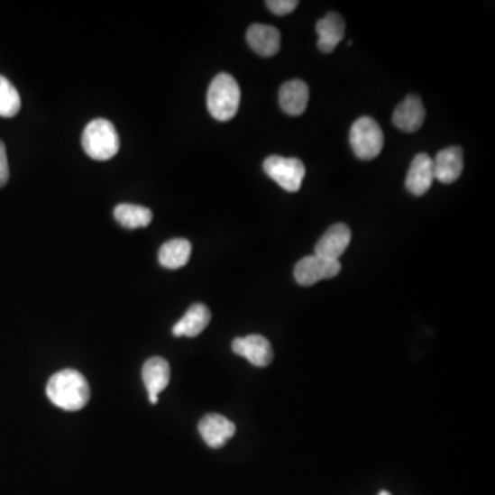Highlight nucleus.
I'll list each match as a JSON object with an SVG mask.
<instances>
[{
  "instance_id": "obj_1",
  "label": "nucleus",
  "mask_w": 495,
  "mask_h": 495,
  "mask_svg": "<svg viewBox=\"0 0 495 495\" xmlns=\"http://www.w3.org/2000/svg\"><path fill=\"white\" fill-rule=\"evenodd\" d=\"M47 397L52 405L67 411H78L90 400L91 391L87 380L73 369L55 373L47 382Z\"/></svg>"
},
{
  "instance_id": "obj_2",
  "label": "nucleus",
  "mask_w": 495,
  "mask_h": 495,
  "mask_svg": "<svg viewBox=\"0 0 495 495\" xmlns=\"http://www.w3.org/2000/svg\"><path fill=\"white\" fill-rule=\"evenodd\" d=\"M241 91L235 78L229 73H219L212 80L206 94L209 114L219 122H229L237 115Z\"/></svg>"
},
{
  "instance_id": "obj_3",
  "label": "nucleus",
  "mask_w": 495,
  "mask_h": 495,
  "mask_svg": "<svg viewBox=\"0 0 495 495\" xmlns=\"http://www.w3.org/2000/svg\"><path fill=\"white\" fill-rule=\"evenodd\" d=\"M81 145L86 153L96 161L114 159L120 149V136L109 120L96 119L83 131Z\"/></svg>"
},
{
  "instance_id": "obj_4",
  "label": "nucleus",
  "mask_w": 495,
  "mask_h": 495,
  "mask_svg": "<svg viewBox=\"0 0 495 495\" xmlns=\"http://www.w3.org/2000/svg\"><path fill=\"white\" fill-rule=\"evenodd\" d=\"M350 145L358 159H376L384 146V135L379 123L371 117H361L350 131Z\"/></svg>"
},
{
  "instance_id": "obj_5",
  "label": "nucleus",
  "mask_w": 495,
  "mask_h": 495,
  "mask_svg": "<svg viewBox=\"0 0 495 495\" xmlns=\"http://www.w3.org/2000/svg\"><path fill=\"white\" fill-rule=\"evenodd\" d=\"M263 170L275 183H279L289 193L298 191L306 177L305 164L295 157H267L264 160Z\"/></svg>"
},
{
  "instance_id": "obj_6",
  "label": "nucleus",
  "mask_w": 495,
  "mask_h": 495,
  "mask_svg": "<svg viewBox=\"0 0 495 495\" xmlns=\"http://www.w3.org/2000/svg\"><path fill=\"white\" fill-rule=\"evenodd\" d=\"M342 271L339 261H327L316 255L306 256L295 267V280L301 287H311L322 280L334 279Z\"/></svg>"
},
{
  "instance_id": "obj_7",
  "label": "nucleus",
  "mask_w": 495,
  "mask_h": 495,
  "mask_svg": "<svg viewBox=\"0 0 495 495\" xmlns=\"http://www.w3.org/2000/svg\"><path fill=\"white\" fill-rule=\"evenodd\" d=\"M232 348L237 355L243 356L248 362L258 368L269 366L274 356L269 340L261 335L237 337L233 342Z\"/></svg>"
},
{
  "instance_id": "obj_8",
  "label": "nucleus",
  "mask_w": 495,
  "mask_h": 495,
  "mask_svg": "<svg viewBox=\"0 0 495 495\" xmlns=\"http://www.w3.org/2000/svg\"><path fill=\"white\" fill-rule=\"evenodd\" d=\"M198 432L209 447L220 449L227 444V440L234 436L235 426L225 416L211 413L200 421Z\"/></svg>"
},
{
  "instance_id": "obj_9",
  "label": "nucleus",
  "mask_w": 495,
  "mask_h": 495,
  "mask_svg": "<svg viewBox=\"0 0 495 495\" xmlns=\"http://www.w3.org/2000/svg\"><path fill=\"white\" fill-rule=\"evenodd\" d=\"M351 243V230L347 225L337 224L330 227L316 243L314 255L327 261H339Z\"/></svg>"
},
{
  "instance_id": "obj_10",
  "label": "nucleus",
  "mask_w": 495,
  "mask_h": 495,
  "mask_svg": "<svg viewBox=\"0 0 495 495\" xmlns=\"http://www.w3.org/2000/svg\"><path fill=\"white\" fill-rule=\"evenodd\" d=\"M142 379L149 392V400L151 405H156L159 402L160 392L169 387L171 379L169 362L160 356H153L143 365Z\"/></svg>"
},
{
  "instance_id": "obj_11",
  "label": "nucleus",
  "mask_w": 495,
  "mask_h": 495,
  "mask_svg": "<svg viewBox=\"0 0 495 495\" xmlns=\"http://www.w3.org/2000/svg\"><path fill=\"white\" fill-rule=\"evenodd\" d=\"M435 180L434 161L426 153H420L413 159L406 177V188L411 195L424 196Z\"/></svg>"
},
{
  "instance_id": "obj_12",
  "label": "nucleus",
  "mask_w": 495,
  "mask_h": 495,
  "mask_svg": "<svg viewBox=\"0 0 495 495\" xmlns=\"http://www.w3.org/2000/svg\"><path fill=\"white\" fill-rule=\"evenodd\" d=\"M246 41L256 54L272 57L281 47V33L274 26L253 23L246 31Z\"/></svg>"
},
{
  "instance_id": "obj_13",
  "label": "nucleus",
  "mask_w": 495,
  "mask_h": 495,
  "mask_svg": "<svg viewBox=\"0 0 495 495\" xmlns=\"http://www.w3.org/2000/svg\"><path fill=\"white\" fill-rule=\"evenodd\" d=\"M432 161H434L435 179L439 180L440 183L450 185L463 174V149L458 146L440 151Z\"/></svg>"
},
{
  "instance_id": "obj_14",
  "label": "nucleus",
  "mask_w": 495,
  "mask_h": 495,
  "mask_svg": "<svg viewBox=\"0 0 495 495\" xmlns=\"http://www.w3.org/2000/svg\"><path fill=\"white\" fill-rule=\"evenodd\" d=\"M426 120V109L420 96H408L395 109L392 122L405 133L420 130Z\"/></svg>"
},
{
  "instance_id": "obj_15",
  "label": "nucleus",
  "mask_w": 495,
  "mask_h": 495,
  "mask_svg": "<svg viewBox=\"0 0 495 495\" xmlns=\"http://www.w3.org/2000/svg\"><path fill=\"white\" fill-rule=\"evenodd\" d=\"M280 106L289 116H300L307 109L310 90L303 80L287 81L280 88Z\"/></svg>"
},
{
  "instance_id": "obj_16",
  "label": "nucleus",
  "mask_w": 495,
  "mask_h": 495,
  "mask_svg": "<svg viewBox=\"0 0 495 495\" xmlns=\"http://www.w3.org/2000/svg\"><path fill=\"white\" fill-rule=\"evenodd\" d=\"M345 23L342 15L329 13L316 23L318 49L325 54L334 51L337 44L344 39Z\"/></svg>"
},
{
  "instance_id": "obj_17",
  "label": "nucleus",
  "mask_w": 495,
  "mask_h": 495,
  "mask_svg": "<svg viewBox=\"0 0 495 495\" xmlns=\"http://www.w3.org/2000/svg\"><path fill=\"white\" fill-rule=\"evenodd\" d=\"M209 321H211V311L206 306L196 303L172 327V335L177 337H197L208 326Z\"/></svg>"
},
{
  "instance_id": "obj_18",
  "label": "nucleus",
  "mask_w": 495,
  "mask_h": 495,
  "mask_svg": "<svg viewBox=\"0 0 495 495\" xmlns=\"http://www.w3.org/2000/svg\"><path fill=\"white\" fill-rule=\"evenodd\" d=\"M190 256V241L185 240V238H174V240L162 243L160 248L159 261L165 269L178 270L188 264Z\"/></svg>"
},
{
  "instance_id": "obj_19",
  "label": "nucleus",
  "mask_w": 495,
  "mask_h": 495,
  "mask_svg": "<svg viewBox=\"0 0 495 495\" xmlns=\"http://www.w3.org/2000/svg\"><path fill=\"white\" fill-rule=\"evenodd\" d=\"M115 219L125 229H140L148 227L153 220V212L142 206L135 204H119L115 208Z\"/></svg>"
},
{
  "instance_id": "obj_20",
  "label": "nucleus",
  "mask_w": 495,
  "mask_h": 495,
  "mask_svg": "<svg viewBox=\"0 0 495 495\" xmlns=\"http://www.w3.org/2000/svg\"><path fill=\"white\" fill-rule=\"evenodd\" d=\"M20 109L21 98L17 88L0 75V117H14Z\"/></svg>"
},
{
  "instance_id": "obj_21",
  "label": "nucleus",
  "mask_w": 495,
  "mask_h": 495,
  "mask_svg": "<svg viewBox=\"0 0 495 495\" xmlns=\"http://www.w3.org/2000/svg\"><path fill=\"white\" fill-rule=\"evenodd\" d=\"M266 6L269 7L270 12L274 13L275 15H288L298 6V0H269L266 2Z\"/></svg>"
},
{
  "instance_id": "obj_22",
  "label": "nucleus",
  "mask_w": 495,
  "mask_h": 495,
  "mask_svg": "<svg viewBox=\"0 0 495 495\" xmlns=\"http://www.w3.org/2000/svg\"><path fill=\"white\" fill-rule=\"evenodd\" d=\"M10 169L7 160L6 146L0 141V188H4L9 182Z\"/></svg>"
},
{
  "instance_id": "obj_23",
  "label": "nucleus",
  "mask_w": 495,
  "mask_h": 495,
  "mask_svg": "<svg viewBox=\"0 0 495 495\" xmlns=\"http://www.w3.org/2000/svg\"><path fill=\"white\" fill-rule=\"evenodd\" d=\"M379 495H391L389 491H380Z\"/></svg>"
}]
</instances>
